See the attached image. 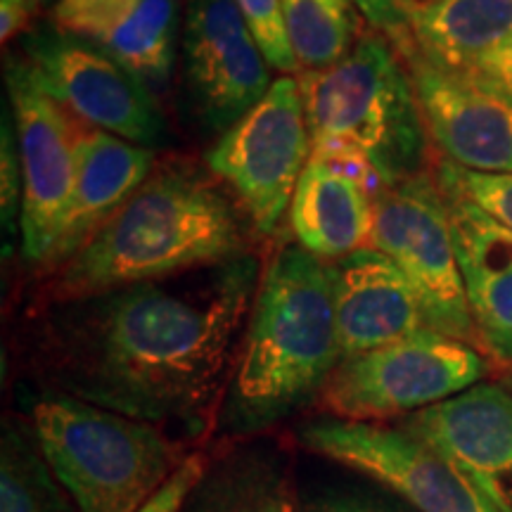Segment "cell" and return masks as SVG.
<instances>
[{
	"mask_svg": "<svg viewBox=\"0 0 512 512\" xmlns=\"http://www.w3.org/2000/svg\"><path fill=\"white\" fill-rule=\"evenodd\" d=\"M264 268L249 252L48 302L34 330L38 373L50 394L197 434L221 408Z\"/></svg>",
	"mask_w": 512,
	"mask_h": 512,
	"instance_id": "cell-1",
	"label": "cell"
},
{
	"mask_svg": "<svg viewBox=\"0 0 512 512\" xmlns=\"http://www.w3.org/2000/svg\"><path fill=\"white\" fill-rule=\"evenodd\" d=\"M235 200L209 169L181 159L157 164L105 226L57 268L46 299L62 302L150 283L254 252L256 228Z\"/></svg>",
	"mask_w": 512,
	"mask_h": 512,
	"instance_id": "cell-2",
	"label": "cell"
},
{
	"mask_svg": "<svg viewBox=\"0 0 512 512\" xmlns=\"http://www.w3.org/2000/svg\"><path fill=\"white\" fill-rule=\"evenodd\" d=\"M342 363L328 261L297 242L261 275L219 408L226 434H256L316 401Z\"/></svg>",
	"mask_w": 512,
	"mask_h": 512,
	"instance_id": "cell-3",
	"label": "cell"
},
{
	"mask_svg": "<svg viewBox=\"0 0 512 512\" xmlns=\"http://www.w3.org/2000/svg\"><path fill=\"white\" fill-rule=\"evenodd\" d=\"M297 81L313 150L363 157L384 185L427 171L430 136L411 72L380 31H363L342 62Z\"/></svg>",
	"mask_w": 512,
	"mask_h": 512,
	"instance_id": "cell-4",
	"label": "cell"
},
{
	"mask_svg": "<svg viewBox=\"0 0 512 512\" xmlns=\"http://www.w3.org/2000/svg\"><path fill=\"white\" fill-rule=\"evenodd\" d=\"M31 432L76 512H140L185 463L159 427L74 396L38 401Z\"/></svg>",
	"mask_w": 512,
	"mask_h": 512,
	"instance_id": "cell-5",
	"label": "cell"
},
{
	"mask_svg": "<svg viewBox=\"0 0 512 512\" xmlns=\"http://www.w3.org/2000/svg\"><path fill=\"white\" fill-rule=\"evenodd\" d=\"M489 373L482 349L422 330L387 347L344 358L320 403L332 418H406L475 387Z\"/></svg>",
	"mask_w": 512,
	"mask_h": 512,
	"instance_id": "cell-6",
	"label": "cell"
},
{
	"mask_svg": "<svg viewBox=\"0 0 512 512\" xmlns=\"http://www.w3.org/2000/svg\"><path fill=\"white\" fill-rule=\"evenodd\" d=\"M370 247L389 256L406 275L434 332L479 347L437 176L422 171L380 190Z\"/></svg>",
	"mask_w": 512,
	"mask_h": 512,
	"instance_id": "cell-7",
	"label": "cell"
},
{
	"mask_svg": "<svg viewBox=\"0 0 512 512\" xmlns=\"http://www.w3.org/2000/svg\"><path fill=\"white\" fill-rule=\"evenodd\" d=\"M313 140L299 81L278 76L268 93L207 152V169L238 197L256 233L271 235L290 214Z\"/></svg>",
	"mask_w": 512,
	"mask_h": 512,
	"instance_id": "cell-8",
	"label": "cell"
},
{
	"mask_svg": "<svg viewBox=\"0 0 512 512\" xmlns=\"http://www.w3.org/2000/svg\"><path fill=\"white\" fill-rule=\"evenodd\" d=\"M22 55L76 121L150 150L164 143L166 119L152 88L100 46L48 19L22 36Z\"/></svg>",
	"mask_w": 512,
	"mask_h": 512,
	"instance_id": "cell-9",
	"label": "cell"
},
{
	"mask_svg": "<svg viewBox=\"0 0 512 512\" xmlns=\"http://www.w3.org/2000/svg\"><path fill=\"white\" fill-rule=\"evenodd\" d=\"M5 88L24 176L22 256L43 266L72 195L83 128L43 88L24 55L5 57Z\"/></svg>",
	"mask_w": 512,
	"mask_h": 512,
	"instance_id": "cell-10",
	"label": "cell"
},
{
	"mask_svg": "<svg viewBox=\"0 0 512 512\" xmlns=\"http://www.w3.org/2000/svg\"><path fill=\"white\" fill-rule=\"evenodd\" d=\"M309 451L363 472L418 512H498L458 465L401 427L320 418L299 430Z\"/></svg>",
	"mask_w": 512,
	"mask_h": 512,
	"instance_id": "cell-11",
	"label": "cell"
},
{
	"mask_svg": "<svg viewBox=\"0 0 512 512\" xmlns=\"http://www.w3.org/2000/svg\"><path fill=\"white\" fill-rule=\"evenodd\" d=\"M181 50L195 110L219 136L238 124L275 81L238 0H185Z\"/></svg>",
	"mask_w": 512,
	"mask_h": 512,
	"instance_id": "cell-12",
	"label": "cell"
},
{
	"mask_svg": "<svg viewBox=\"0 0 512 512\" xmlns=\"http://www.w3.org/2000/svg\"><path fill=\"white\" fill-rule=\"evenodd\" d=\"M418 95L427 136L446 162L482 174H512V98L425 60L411 41L394 43Z\"/></svg>",
	"mask_w": 512,
	"mask_h": 512,
	"instance_id": "cell-13",
	"label": "cell"
},
{
	"mask_svg": "<svg viewBox=\"0 0 512 512\" xmlns=\"http://www.w3.org/2000/svg\"><path fill=\"white\" fill-rule=\"evenodd\" d=\"M399 427L458 465L498 512H512V392L508 387L479 382L453 399L406 415Z\"/></svg>",
	"mask_w": 512,
	"mask_h": 512,
	"instance_id": "cell-14",
	"label": "cell"
},
{
	"mask_svg": "<svg viewBox=\"0 0 512 512\" xmlns=\"http://www.w3.org/2000/svg\"><path fill=\"white\" fill-rule=\"evenodd\" d=\"M384 188L363 157L313 150L287 214L297 245L323 261L370 247L375 197Z\"/></svg>",
	"mask_w": 512,
	"mask_h": 512,
	"instance_id": "cell-15",
	"label": "cell"
},
{
	"mask_svg": "<svg viewBox=\"0 0 512 512\" xmlns=\"http://www.w3.org/2000/svg\"><path fill=\"white\" fill-rule=\"evenodd\" d=\"M328 264L342 361L432 330L413 285L380 249H356Z\"/></svg>",
	"mask_w": 512,
	"mask_h": 512,
	"instance_id": "cell-16",
	"label": "cell"
},
{
	"mask_svg": "<svg viewBox=\"0 0 512 512\" xmlns=\"http://www.w3.org/2000/svg\"><path fill=\"white\" fill-rule=\"evenodd\" d=\"M437 183L448 207L479 347L501 366L512 368V233L453 185L439 178Z\"/></svg>",
	"mask_w": 512,
	"mask_h": 512,
	"instance_id": "cell-17",
	"label": "cell"
},
{
	"mask_svg": "<svg viewBox=\"0 0 512 512\" xmlns=\"http://www.w3.org/2000/svg\"><path fill=\"white\" fill-rule=\"evenodd\" d=\"M181 5L183 0H57L50 19L100 46L152 88L174 72Z\"/></svg>",
	"mask_w": 512,
	"mask_h": 512,
	"instance_id": "cell-18",
	"label": "cell"
},
{
	"mask_svg": "<svg viewBox=\"0 0 512 512\" xmlns=\"http://www.w3.org/2000/svg\"><path fill=\"white\" fill-rule=\"evenodd\" d=\"M155 166L157 150L133 145L95 128L83 131L72 195L43 268L57 271L67 264L150 178Z\"/></svg>",
	"mask_w": 512,
	"mask_h": 512,
	"instance_id": "cell-19",
	"label": "cell"
},
{
	"mask_svg": "<svg viewBox=\"0 0 512 512\" xmlns=\"http://www.w3.org/2000/svg\"><path fill=\"white\" fill-rule=\"evenodd\" d=\"M512 38V0H415L408 41L446 72L465 74Z\"/></svg>",
	"mask_w": 512,
	"mask_h": 512,
	"instance_id": "cell-20",
	"label": "cell"
},
{
	"mask_svg": "<svg viewBox=\"0 0 512 512\" xmlns=\"http://www.w3.org/2000/svg\"><path fill=\"white\" fill-rule=\"evenodd\" d=\"M181 512H299V505L280 460L249 448L207 467Z\"/></svg>",
	"mask_w": 512,
	"mask_h": 512,
	"instance_id": "cell-21",
	"label": "cell"
},
{
	"mask_svg": "<svg viewBox=\"0 0 512 512\" xmlns=\"http://www.w3.org/2000/svg\"><path fill=\"white\" fill-rule=\"evenodd\" d=\"M283 12L299 74L335 67L361 38L351 0H283Z\"/></svg>",
	"mask_w": 512,
	"mask_h": 512,
	"instance_id": "cell-22",
	"label": "cell"
},
{
	"mask_svg": "<svg viewBox=\"0 0 512 512\" xmlns=\"http://www.w3.org/2000/svg\"><path fill=\"white\" fill-rule=\"evenodd\" d=\"M0 512H72L64 486L57 482L31 432L5 427L0 444Z\"/></svg>",
	"mask_w": 512,
	"mask_h": 512,
	"instance_id": "cell-23",
	"label": "cell"
},
{
	"mask_svg": "<svg viewBox=\"0 0 512 512\" xmlns=\"http://www.w3.org/2000/svg\"><path fill=\"white\" fill-rule=\"evenodd\" d=\"M434 176L439 181L453 185L460 195L467 197L489 219L501 223L512 233V174H482L467 171L441 159Z\"/></svg>",
	"mask_w": 512,
	"mask_h": 512,
	"instance_id": "cell-24",
	"label": "cell"
},
{
	"mask_svg": "<svg viewBox=\"0 0 512 512\" xmlns=\"http://www.w3.org/2000/svg\"><path fill=\"white\" fill-rule=\"evenodd\" d=\"M238 8L271 69L283 76L297 74L299 64L287 36L283 0H238Z\"/></svg>",
	"mask_w": 512,
	"mask_h": 512,
	"instance_id": "cell-25",
	"label": "cell"
},
{
	"mask_svg": "<svg viewBox=\"0 0 512 512\" xmlns=\"http://www.w3.org/2000/svg\"><path fill=\"white\" fill-rule=\"evenodd\" d=\"M22 195L24 176L15 136V124L8 121V112H5L3 140H0V209H3L5 228H10L12 223L22 219Z\"/></svg>",
	"mask_w": 512,
	"mask_h": 512,
	"instance_id": "cell-26",
	"label": "cell"
},
{
	"mask_svg": "<svg viewBox=\"0 0 512 512\" xmlns=\"http://www.w3.org/2000/svg\"><path fill=\"white\" fill-rule=\"evenodd\" d=\"M204 470H207V463H204L202 456L185 458V463L174 472V477L157 491V496L140 512H181L185 498H188L192 486L200 482Z\"/></svg>",
	"mask_w": 512,
	"mask_h": 512,
	"instance_id": "cell-27",
	"label": "cell"
},
{
	"mask_svg": "<svg viewBox=\"0 0 512 512\" xmlns=\"http://www.w3.org/2000/svg\"><path fill=\"white\" fill-rule=\"evenodd\" d=\"M370 27L396 43L408 36V15L415 0H351Z\"/></svg>",
	"mask_w": 512,
	"mask_h": 512,
	"instance_id": "cell-28",
	"label": "cell"
},
{
	"mask_svg": "<svg viewBox=\"0 0 512 512\" xmlns=\"http://www.w3.org/2000/svg\"><path fill=\"white\" fill-rule=\"evenodd\" d=\"M299 512H403L380 498L354 491H325L299 505Z\"/></svg>",
	"mask_w": 512,
	"mask_h": 512,
	"instance_id": "cell-29",
	"label": "cell"
},
{
	"mask_svg": "<svg viewBox=\"0 0 512 512\" xmlns=\"http://www.w3.org/2000/svg\"><path fill=\"white\" fill-rule=\"evenodd\" d=\"M465 76L512 98V38L501 48H496L494 53L484 55L482 60L472 64Z\"/></svg>",
	"mask_w": 512,
	"mask_h": 512,
	"instance_id": "cell-30",
	"label": "cell"
},
{
	"mask_svg": "<svg viewBox=\"0 0 512 512\" xmlns=\"http://www.w3.org/2000/svg\"><path fill=\"white\" fill-rule=\"evenodd\" d=\"M38 8L31 0H0V38L8 46L15 36H24L34 27Z\"/></svg>",
	"mask_w": 512,
	"mask_h": 512,
	"instance_id": "cell-31",
	"label": "cell"
},
{
	"mask_svg": "<svg viewBox=\"0 0 512 512\" xmlns=\"http://www.w3.org/2000/svg\"><path fill=\"white\" fill-rule=\"evenodd\" d=\"M31 3H34V5H36V8H38V10H41V8H43V5H46V3H50V0H31Z\"/></svg>",
	"mask_w": 512,
	"mask_h": 512,
	"instance_id": "cell-32",
	"label": "cell"
},
{
	"mask_svg": "<svg viewBox=\"0 0 512 512\" xmlns=\"http://www.w3.org/2000/svg\"><path fill=\"white\" fill-rule=\"evenodd\" d=\"M508 389L512 392V375H510V380H508Z\"/></svg>",
	"mask_w": 512,
	"mask_h": 512,
	"instance_id": "cell-33",
	"label": "cell"
}]
</instances>
